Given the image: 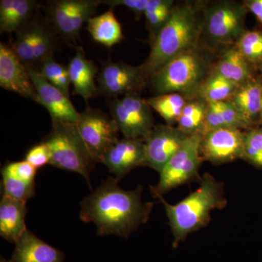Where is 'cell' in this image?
<instances>
[{"label": "cell", "mask_w": 262, "mask_h": 262, "mask_svg": "<svg viewBox=\"0 0 262 262\" xmlns=\"http://www.w3.org/2000/svg\"><path fill=\"white\" fill-rule=\"evenodd\" d=\"M116 178L108 177L81 203L80 217L93 222L100 235L115 234L127 238L149 220L154 203L144 202L143 188L125 190Z\"/></svg>", "instance_id": "cell-1"}, {"label": "cell", "mask_w": 262, "mask_h": 262, "mask_svg": "<svg viewBox=\"0 0 262 262\" xmlns=\"http://www.w3.org/2000/svg\"><path fill=\"white\" fill-rule=\"evenodd\" d=\"M205 4L203 2L175 3L168 21L150 44L149 56L141 65L149 80L176 57L201 46Z\"/></svg>", "instance_id": "cell-2"}, {"label": "cell", "mask_w": 262, "mask_h": 262, "mask_svg": "<svg viewBox=\"0 0 262 262\" xmlns=\"http://www.w3.org/2000/svg\"><path fill=\"white\" fill-rule=\"evenodd\" d=\"M155 198L165 208L173 236L174 248L185 241L189 234L208 225L211 212L225 208L227 203L223 183L208 173L203 175L195 191L177 204L167 203L162 195Z\"/></svg>", "instance_id": "cell-3"}, {"label": "cell", "mask_w": 262, "mask_h": 262, "mask_svg": "<svg viewBox=\"0 0 262 262\" xmlns=\"http://www.w3.org/2000/svg\"><path fill=\"white\" fill-rule=\"evenodd\" d=\"M211 51L200 46L168 62L150 77L153 91L158 95L182 94L188 100L196 98L213 64Z\"/></svg>", "instance_id": "cell-4"}, {"label": "cell", "mask_w": 262, "mask_h": 262, "mask_svg": "<svg viewBox=\"0 0 262 262\" xmlns=\"http://www.w3.org/2000/svg\"><path fill=\"white\" fill-rule=\"evenodd\" d=\"M42 142L49 149L50 164L80 174L91 186L90 174L95 162L79 134L76 124L52 120V127Z\"/></svg>", "instance_id": "cell-5"}, {"label": "cell", "mask_w": 262, "mask_h": 262, "mask_svg": "<svg viewBox=\"0 0 262 262\" xmlns=\"http://www.w3.org/2000/svg\"><path fill=\"white\" fill-rule=\"evenodd\" d=\"M247 13L244 3L235 1L205 4L201 40L204 39L206 48L213 51L220 46H234L246 30Z\"/></svg>", "instance_id": "cell-6"}, {"label": "cell", "mask_w": 262, "mask_h": 262, "mask_svg": "<svg viewBox=\"0 0 262 262\" xmlns=\"http://www.w3.org/2000/svg\"><path fill=\"white\" fill-rule=\"evenodd\" d=\"M38 14L16 32L13 51L28 70L39 72L41 66L53 58L58 35L48 19Z\"/></svg>", "instance_id": "cell-7"}, {"label": "cell", "mask_w": 262, "mask_h": 262, "mask_svg": "<svg viewBox=\"0 0 262 262\" xmlns=\"http://www.w3.org/2000/svg\"><path fill=\"white\" fill-rule=\"evenodd\" d=\"M101 4L103 0H51L46 3L45 10L58 37L66 42L75 43L84 24Z\"/></svg>", "instance_id": "cell-8"}, {"label": "cell", "mask_w": 262, "mask_h": 262, "mask_svg": "<svg viewBox=\"0 0 262 262\" xmlns=\"http://www.w3.org/2000/svg\"><path fill=\"white\" fill-rule=\"evenodd\" d=\"M202 138L201 134L189 136L177 154L162 169L158 185L151 186V192L155 198L163 196L171 189L198 178L203 161L200 151Z\"/></svg>", "instance_id": "cell-9"}, {"label": "cell", "mask_w": 262, "mask_h": 262, "mask_svg": "<svg viewBox=\"0 0 262 262\" xmlns=\"http://www.w3.org/2000/svg\"><path fill=\"white\" fill-rule=\"evenodd\" d=\"M79 134L95 163H101L118 141V127L113 117L99 108L88 106L76 123Z\"/></svg>", "instance_id": "cell-10"}, {"label": "cell", "mask_w": 262, "mask_h": 262, "mask_svg": "<svg viewBox=\"0 0 262 262\" xmlns=\"http://www.w3.org/2000/svg\"><path fill=\"white\" fill-rule=\"evenodd\" d=\"M111 117L124 138L145 139L155 126L151 107L138 94L107 101Z\"/></svg>", "instance_id": "cell-11"}, {"label": "cell", "mask_w": 262, "mask_h": 262, "mask_svg": "<svg viewBox=\"0 0 262 262\" xmlns=\"http://www.w3.org/2000/svg\"><path fill=\"white\" fill-rule=\"evenodd\" d=\"M98 96L116 98L119 96L138 94L149 79L141 66L122 61L101 62L97 77Z\"/></svg>", "instance_id": "cell-12"}, {"label": "cell", "mask_w": 262, "mask_h": 262, "mask_svg": "<svg viewBox=\"0 0 262 262\" xmlns=\"http://www.w3.org/2000/svg\"><path fill=\"white\" fill-rule=\"evenodd\" d=\"M245 132L236 128L217 129L203 136L200 151L203 160L221 165L244 158Z\"/></svg>", "instance_id": "cell-13"}, {"label": "cell", "mask_w": 262, "mask_h": 262, "mask_svg": "<svg viewBox=\"0 0 262 262\" xmlns=\"http://www.w3.org/2000/svg\"><path fill=\"white\" fill-rule=\"evenodd\" d=\"M189 136L177 126L155 125L145 142L146 167L160 173Z\"/></svg>", "instance_id": "cell-14"}, {"label": "cell", "mask_w": 262, "mask_h": 262, "mask_svg": "<svg viewBox=\"0 0 262 262\" xmlns=\"http://www.w3.org/2000/svg\"><path fill=\"white\" fill-rule=\"evenodd\" d=\"M0 86L39 103L37 91L29 71L10 45L0 43Z\"/></svg>", "instance_id": "cell-15"}, {"label": "cell", "mask_w": 262, "mask_h": 262, "mask_svg": "<svg viewBox=\"0 0 262 262\" xmlns=\"http://www.w3.org/2000/svg\"><path fill=\"white\" fill-rule=\"evenodd\" d=\"M104 164L110 173L120 181L138 167L145 166V142L144 139L123 138L103 157Z\"/></svg>", "instance_id": "cell-16"}, {"label": "cell", "mask_w": 262, "mask_h": 262, "mask_svg": "<svg viewBox=\"0 0 262 262\" xmlns=\"http://www.w3.org/2000/svg\"><path fill=\"white\" fill-rule=\"evenodd\" d=\"M28 71L39 96V104L48 110L51 120L77 123L80 113H77L70 98L50 83L40 72L33 70Z\"/></svg>", "instance_id": "cell-17"}, {"label": "cell", "mask_w": 262, "mask_h": 262, "mask_svg": "<svg viewBox=\"0 0 262 262\" xmlns=\"http://www.w3.org/2000/svg\"><path fill=\"white\" fill-rule=\"evenodd\" d=\"M74 94L80 96L86 101L98 96V86L95 79L99 70L94 62L88 59L83 48L76 46V53L67 66Z\"/></svg>", "instance_id": "cell-18"}, {"label": "cell", "mask_w": 262, "mask_h": 262, "mask_svg": "<svg viewBox=\"0 0 262 262\" xmlns=\"http://www.w3.org/2000/svg\"><path fill=\"white\" fill-rule=\"evenodd\" d=\"M10 262H64V254L27 229L15 244Z\"/></svg>", "instance_id": "cell-19"}, {"label": "cell", "mask_w": 262, "mask_h": 262, "mask_svg": "<svg viewBox=\"0 0 262 262\" xmlns=\"http://www.w3.org/2000/svg\"><path fill=\"white\" fill-rule=\"evenodd\" d=\"M27 202L3 196L0 202V235L10 243H16L27 230Z\"/></svg>", "instance_id": "cell-20"}, {"label": "cell", "mask_w": 262, "mask_h": 262, "mask_svg": "<svg viewBox=\"0 0 262 262\" xmlns=\"http://www.w3.org/2000/svg\"><path fill=\"white\" fill-rule=\"evenodd\" d=\"M262 80L253 77L239 86L229 102L253 127L261 120Z\"/></svg>", "instance_id": "cell-21"}, {"label": "cell", "mask_w": 262, "mask_h": 262, "mask_svg": "<svg viewBox=\"0 0 262 262\" xmlns=\"http://www.w3.org/2000/svg\"><path fill=\"white\" fill-rule=\"evenodd\" d=\"M253 67L235 46H231L213 63L211 72L241 86L254 77Z\"/></svg>", "instance_id": "cell-22"}, {"label": "cell", "mask_w": 262, "mask_h": 262, "mask_svg": "<svg viewBox=\"0 0 262 262\" xmlns=\"http://www.w3.org/2000/svg\"><path fill=\"white\" fill-rule=\"evenodd\" d=\"M36 0H1L0 32L16 33L37 13Z\"/></svg>", "instance_id": "cell-23"}, {"label": "cell", "mask_w": 262, "mask_h": 262, "mask_svg": "<svg viewBox=\"0 0 262 262\" xmlns=\"http://www.w3.org/2000/svg\"><path fill=\"white\" fill-rule=\"evenodd\" d=\"M114 8L102 14L92 17L87 24V30L94 40L106 48H112L124 39L121 24L118 21Z\"/></svg>", "instance_id": "cell-24"}, {"label": "cell", "mask_w": 262, "mask_h": 262, "mask_svg": "<svg viewBox=\"0 0 262 262\" xmlns=\"http://www.w3.org/2000/svg\"><path fill=\"white\" fill-rule=\"evenodd\" d=\"M239 87L225 77L210 72L202 82L196 97L202 98L207 103L225 102L232 98Z\"/></svg>", "instance_id": "cell-25"}, {"label": "cell", "mask_w": 262, "mask_h": 262, "mask_svg": "<svg viewBox=\"0 0 262 262\" xmlns=\"http://www.w3.org/2000/svg\"><path fill=\"white\" fill-rule=\"evenodd\" d=\"M207 110L208 103L202 98L196 97L188 100L177 122V127L188 136L201 134Z\"/></svg>", "instance_id": "cell-26"}, {"label": "cell", "mask_w": 262, "mask_h": 262, "mask_svg": "<svg viewBox=\"0 0 262 262\" xmlns=\"http://www.w3.org/2000/svg\"><path fill=\"white\" fill-rule=\"evenodd\" d=\"M146 101L150 107L154 108L169 125L178 122L188 102L187 98L179 94L158 95Z\"/></svg>", "instance_id": "cell-27"}, {"label": "cell", "mask_w": 262, "mask_h": 262, "mask_svg": "<svg viewBox=\"0 0 262 262\" xmlns=\"http://www.w3.org/2000/svg\"><path fill=\"white\" fill-rule=\"evenodd\" d=\"M174 5L173 0H149L144 15L149 33V45L168 21Z\"/></svg>", "instance_id": "cell-28"}, {"label": "cell", "mask_w": 262, "mask_h": 262, "mask_svg": "<svg viewBox=\"0 0 262 262\" xmlns=\"http://www.w3.org/2000/svg\"><path fill=\"white\" fill-rule=\"evenodd\" d=\"M234 46L253 67L262 64V31H245Z\"/></svg>", "instance_id": "cell-29"}, {"label": "cell", "mask_w": 262, "mask_h": 262, "mask_svg": "<svg viewBox=\"0 0 262 262\" xmlns=\"http://www.w3.org/2000/svg\"><path fill=\"white\" fill-rule=\"evenodd\" d=\"M3 177V196L12 199L27 202L35 193V183L27 182L5 171H1Z\"/></svg>", "instance_id": "cell-30"}, {"label": "cell", "mask_w": 262, "mask_h": 262, "mask_svg": "<svg viewBox=\"0 0 262 262\" xmlns=\"http://www.w3.org/2000/svg\"><path fill=\"white\" fill-rule=\"evenodd\" d=\"M39 72L50 82L70 98L71 81L67 67L53 58L45 62Z\"/></svg>", "instance_id": "cell-31"}, {"label": "cell", "mask_w": 262, "mask_h": 262, "mask_svg": "<svg viewBox=\"0 0 262 262\" xmlns=\"http://www.w3.org/2000/svg\"><path fill=\"white\" fill-rule=\"evenodd\" d=\"M243 159L262 168V127L251 128L245 132Z\"/></svg>", "instance_id": "cell-32"}, {"label": "cell", "mask_w": 262, "mask_h": 262, "mask_svg": "<svg viewBox=\"0 0 262 262\" xmlns=\"http://www.w3.org/2000/svg\"><path fill=\"white\" fill-rule=\"evenodd\" d=\"M216 103L219 110L222 114L226 127L239 129V130H242V129L249 130V129L253 128L232 103L229 101Z\"/></svg>", "instance_id": "cell-33"}, {"label": "cell", "mask_w": 262, "mask_h": 262, "mask_svg": "<svg viewBox=\"0 0 262 262\" xmlns=\"http://www.w3.org/2000/svg\"><path fill=\"white\" fill-rule=\"evenodd\" d=\"M34 168L39 169L50 164L51 155L47 145L42 141L33 146L26 154L25 160Z\"/></svg>", "instance_id": "cell-34"}, {"label": "cell", "mask_w": 262, "mask_h": 262, "mask_svg": "<svg viewBox=\"0 0 262 262\" xmlns=\"http://www.w3.org/2000/svg\"><path fill=\"white\" fill-rule=\"evenodd\" d=\"M149 0H105L103 4H106L111 8L123 6L128 8L135 15L136 18L140 19L144 15Z\"/></svg>", "instance_id": "cell-35"}, {"label": "cell", "mask_w": 262, "mask_h": 262, "mask_svg": "<svg viewBox=\"0 0 262 262\" xmlns=\"http://www.w3.org/2000/svg\"><path fill=\"white\" fill-rule=\"evenodd\" d=\"M244 3L248 10H250L262 24V0H247Z\"/></svg>", "instance_id": "cell-36"}, {"label": "cell", "mask_w": 262, "mask_h": 262, "mask_svg": "<svg viewBox=\"0 0 262 262\" xmlns=\"http://www.w3.org/2000/svg\"><path fill=\"white\" fill-rule=\"evenodd\" d=\"M0 262H10V260H7L6 258L3 257L1 256V259H0Z\"/></svg>", "instance_id": "cell-37"}, {"label": "cell", "mask_w": 262, "mask_h": 262, "mask_svg": "<svg viewBox=\"0 0 262 262\" xmlns=\"http://www.w3.org/2000/svg\"><path fill=\"white\" fill-rule=\"evenodd\" d=\"M258 70H259L260 72H261V79L262 80V64L260 65L259 67H258Z\"/></svg>", "instance_id": "cell-38"}, {"label": "cell", "mask_w": 262, "mask_h": 262, "mask_svg": "<svg viewBox=\"0 0 262 262\" xmlns=\"http://www.w3.org/2000/svg\"><path fill=\"white\" fill-rule=\"evenodd\" d=\"M261 120H262V98H261Z\"/></svg>", "instance_id": "cell-39"}]
</instances>
